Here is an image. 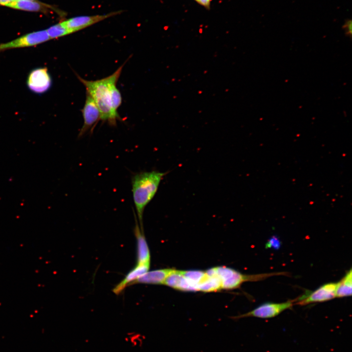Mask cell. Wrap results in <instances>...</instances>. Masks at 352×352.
<instances>
[{"instance_id": "cell-1", "label": "cell", "mask_w": 352, "mask_h": 352, "mask_svg": "<svg viewBox=\"0 0 352 352\" xmlns=\"http://www.w3.org/2000/svg\"><path fill=\"white\" fill-rule=\"evenodd\" d=\"M167 174V172L152 171L136 173L132 177L133 199L143 231L144 209L154 197L161 181Z\"/></svg>"}, {"instance_id": "cell-2", "label": "cell", "mask_w": 352, "mask_h": 352, "mask_svg": "<svg viewBox=\"0 0 352 352\" xmlns=\"http://www.w3.org/2000/svg\"><path fill=\"white\" fill-rule=\"evenodd\" d=\"M125 63L111 75L99 80H87L77 75L78 79L84 85L88 93L93 99L100 112V120L108 121L113 126L110 107V85L116 77H119Z\"/></svg>"}, {"instance_id": "cell-3", "label": "cell", "mask_w": 352, "mask_h": 352, "mask_svg": "<svg viewBox=\"0 0 352 352\" xmlns=\"http://www.w3.org/2000/svg\"><path fill=\"white\" fill-rule=\"evenodd\" d=\"M214 269L216 275L220 281L221 289H224L238 288L245 282L262 281L273 276H289V273L286 272L246 275L223 266L214 267Z\"/></svg>"}, {"instance_id": "cell-4", "label": "cell", "mask_w": 352, "mask_h": 352, "mask_svg": "<svg viewBox=\"0 0 352 352\" xmlns=\"http://www.w3.org/2000/svg\"><path fill=\"white\" fill-rule=\"evenodd\" d=\"M294 302L295 299L280 303H265L260 305L249 312L232 317L231 318L234 319H238L247 317H255L260 318H272L277 316L285 310L291 308Z\"/></svg>"}, {"instance_id": "cell-5", "label": "cell", "mask_w": 352, "mask_h": 352, "mask_svg": "<svg viewBox=\"0 0 352 352\" xmlns=\"http://www.w3.org/2000/svg\"><path fill=\"white\" fill-rule=\"evenodd\" d=\"M49 40L50 39L46 30L35 31L22 35L10 42L0 44V51L35 46Z\"/></svg>"}, {"instance_id": "cell-6", "label": "cell", "mask_w": 352, "mask_h": 352, "mask_svg": "<svg viewBox=\"0 0 352 352\" xmlns=\"http://www.w3.org/2000/svg\"><path fill=\"white\" fill-rule=\"evenodd\" d=\"M336 283L325 284L314 291L295 299V304L301 306L326 302L336 297Z\"/></svg>"}, {"instance_id": "cell-7", "label": "cell", "mask_w": 352, "mask_h": 352, "mask_svg": "<svg viewBox=\"0 0 352 352\" xmlns=\"http://www.w3.org/2000/svg\"><path fill=\"white\" fill-rule=\"evenodd\" d=\"M123 11L111 12L103 15L79 16L62 21L71 33L80 31L111 17L121 14Z\"/></svg>"}, {"instance_id": "cell-8", "label": "cell", "mask_w": 352, "mask_h": 352, "mask_svg": "<svg viewBox=\"0 0 352 352\" xmlns=\"http://www.w3.org/2000/svg\"><path fill=\"white\" fill-rule=\"evenodd\" d=\"M52 80L46 67H39L32 70L27 79L29 89L34 93L42 94L51 87Z\"/></svg>"}, {"instance_id": "cell-9", "label": "cell", "mask_w": 352, "mask_h": 352, "mask_svg": "<svg viewBox=\"0 0 352 352\" xmlns=\"http://www.w3.org/2000/svg\"><path fill=\"white\" fill-rule=\"evenodd\" d=\"M84 123L79 132L78 137L84 135L90 130H93L97 122L100 120V112L92 97L86 93V99L82 110Z\"/></svg>"}, {"instance_id": "cell-10", "label": "cell", "mask_w": 352, "mask_h": 352, "mask_svg": "<svg viewBox=\"0 0 352 352\" xmlns=\"http://www.w3.org/2000/svg\"><path fill=\"white\" fill-rule=\"evenodd\" d=\"M150 266V263L136 264L124 279L113 287V292L116 295L120 294L127 286H131L133 282L148 272Z\"/></svg>"}, {"instance_id": "cell-11", "label": "cell", "mask_w": 352, "mask_h": 352, "mask_svg": "<svg viewBox=\"0 0 352 352\" xmlns=\"http://www.w3.org/2000/svg\"><path fill=\"white\" fill-rule=\"evenodd\" d=\"M135 226L134 233L136 240L137 264L150 263V252L143 231L140 230L137 223L136 215Z\"/></svg>"}, {"instance_id": "cell-12", "label": "cell", "mask_w": 352, "mask_h": 352, "mask_svg": "<svg viewBox=\"0 0 352 352\" xmlns=\"http://www.w3.org/2000/svg\"><path fill=\"white\" fill-rule=\"evenodd\" d=\"M173 269H160L148 271L140 277L131 285L136 284H163L164 282Z\"/></svg>"}, {"instance_id": "cell-13", "label": "cell", "mask_w": 352, "mask_h": 352, "mask_svg": "<svg viewBox=\"0 0 352 352\" xmlns=\"http://www.w3.org/2000/svg\"><path fill=\"white\" fill-rule=\"evenodd\" d=\"M5 6L24 11L43 13H47L48 8H53L51 5L39 1L25 0H15L7 4Z\"/></svg>"}, {"instance_id": "cell-14", "label": "cell", "mask_w": 352, "mask_h": 352, "mask_svg": "<svg viewBox=\"0 0 352 352\" xmlns=\"http://www.w3.org/2000/svg\"><path fill=\"white\" fill-rule=\"evenodd\" d=\"M119 77H116L111 82L110 85V107L113 126L116 124V121L119 118L117 110L122 103L121 93L116 88V83Z\"/></svg>"}, {"instance_id": "cell-15", "label": "cell", "mask_w": 352, "mask_h": 352, "mask_svg": "<svg viewBox=\"0 0 352 352\" xmlns=\"http://www.w3.org/2000/svg\"><path fill=\"white\" fill-rule=\"evenodd\" d=\"M352 290V273L351 268L341 279L336 283V297L342 298L351 296Z\"/></svg>"}, {"instance_id": "cell-16", "label": "cell", "mask_w": 352, "mask_h": 352, "mask_svg": "<svg viewBox=\"0 0 352 352\" xmlns=\"http://www.w3.org/2000/svg\"><path fill=\"white\" fill-rule=\"evenodd\" d=\"M221 289V285L220 281L216 275L215 270L213 275L209 276L206 274V277L198 286V291L203 292L215 291Z\"/></svg>"}, {"instance_id": "cell-17", "label": "cell", "mask_w": 352, "mask_h": 352, "mask_svg": "<svg viewBox=\"0 0 352 352\" xmlns=\"http://www.w3.org/2000/svg\"><path fill=\"white\" fill-rule=\"evenodd\" d=\"M182 275L198 290L199 284L206 276L205 271L198 270L181 271Z\"/></svg>"}, {"instance_id": "cell-18", "label": "cell", "mask_w": 352, "mask_h": 352, "mask_svg": "<svg viewBox=\"0 0 352 352\" xmlns=\"http://www.w3.org/2000/svg\"><path fill=\"white\" fill-rule=\"evenodd\" d=\"M46 30L50 39H56L71 34L62 22L49 27Z\"/></svg>"}, {"instance_id": "cell-19", "label": "cell", "mask_w": 352, "mask_h": 352, "mask_svg": "<svg viewBox=\"0 0 352 352\" xmlns=\"http://www.w3.org/2000/svg\"><path fill=\"white\" fill-rule=\"evenodd\" d=\"M128 337L130 342L133 346H137L141 343V337L138 333L136 332L130 333Z\"/></svg>"}, {"instance_id": "cell-20", "label": "cell", "mask_w": 352, "mask_h": 352, "mask_svg": "<svg viewBox=\"0 0 352 352\" xmlns=\"http://www.w3.org/2000/svg\"><path fill=\"white\" fill-rule=\"evenodd\" d=\"M280 246L281 242L276 236L270 238L265 244L266 248H273L276 249H279Z\"/></svg>"}, {"instance_id": "cell-21", "label": "cell", "mask_w": 352, "mask_h": 352, "mask_svg": "<svg viewBox=\"0 0 352 352\" xmlns=\"http://www.w3.org/2000/svg\"><path fill=\"white\" fill-rule=\"evenodd\" d=\"M352 20L347 19L345 20V22L342 26V28L344 31L345 35L348 37H350V38L352 37Z\"/></svg>"}, {"instance_id": "cell-22", "label": "cell", "mask_w": 352, "mask_h": 352, "mask_svg": "<svg viewBox=\"0 0 352 352\" xmlns=\"http://www.w3.org/2000/svg\"><path fill=\"white\" fill-rule=\"evenodd\" d=\"M211 1L212 0H198L197 3L209 10L210 8Z\"/></svg>"}, {"instance_id": "cell-23", "label": "cell", "mask_w": 352, "mask_h": 352, "mask_svg": "<svg viewBox=\"0 0 352 352\" xmlns=\"http://www.w3.org/2000/svg\"><path fill=\"white\" fill-rule=\"evenodd\" d=\"M15 0H0V5L6 6L11 2Z\"/></svg>"}, {"instance_id": "cell-24", "label": "cell", "mask_w": 352, "mask_h": 352, "mask_svg": "<svg viewBox=\"0 0 352 352\" xmlns=\"http://www.w3.org/2000/svg\"><path fill=\"white\" fill-rule=\"evenodd\" d=\"M30 0V1H39L38 0Z\"/></svg>"}, {"instance_id": "cell-25", "label": "cell", "mask_w": 352, "mask_h": 352, "mask_svg": "<svg viewBox=\"0 0 352 352\" xmlns=\"http://www.w3.org/2000/svg\"><path fill=\"white\" fill-rule=\"evenodd\" d=\"M194 0L196 1L197 2L198 1V0Z\"/></svg>"}]
</instances>
